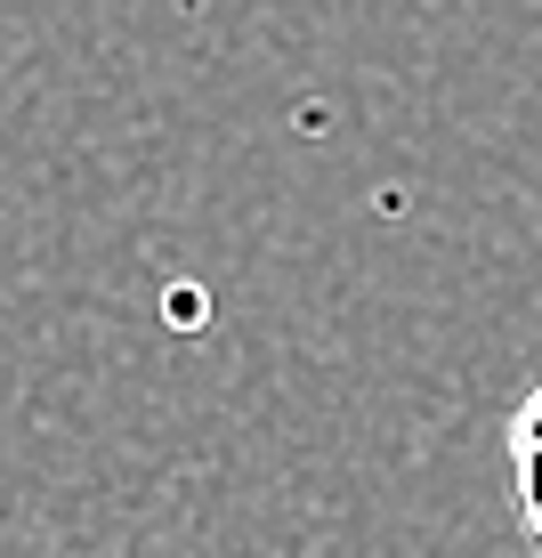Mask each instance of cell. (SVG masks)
I'll list each match as a JSON object with an SVG mask.
<instances>
[{
	"mask_svg": "<svg viewBox=\"0 0 542 558\" xmlns=\"http://www.w3.org/2000/svg\"><path fill=\"white\" fill-rule=\"evenodd\" d=\"M510 486H518V518L542 550V389L510 413Z\"/></svg>",
	"mask_w": 542,
	"mask_h": 558,
	"instance_id": "cell-1",
	"label": "cell"
}]
</instances>
